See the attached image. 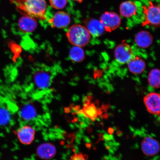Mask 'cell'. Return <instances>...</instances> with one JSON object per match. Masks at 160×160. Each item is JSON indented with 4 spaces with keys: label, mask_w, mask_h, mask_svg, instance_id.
<instances>
[{
    "label": "cell",
    "mask_w": 160,
    "mask_h": 160,
    "mask_svg": "<svg viewBox=\"0 0 160 160\" xmlns=\"http://www.w3.org/2000/svg\"><path fill=\"white\" fill-rule=\"evenodd\" d=\"M67 35L70 43L81 47L87 45L91 38V34L88 30L80 25L72 26L68 31Z\"/></svg>",
    "instance_id": "obj_1"
},
{
    "label": "cell",
    "mask_w": 160,
    "mask_h": 160,
    "mask_svg": "<svg viewBox=\"0 0 160 160\" xmlns=\"http://www.w3.org/2000/svg\"><path fill=\"white\" fill-rule=\"evenodd\" d=\"M46 8V0H25L20 7L28 15L41 20L45 19Z\"/></svg>",
    "instance_id": "obj_2"
},
{
    "label": "cell",
    "mask_w": 160,
    "mask_h": 160,
    "mask_svg": "<svg viewBox=\"0 0 160 160\" xmlns=\"http://www.w3.org/2000/svg\"><path fill=\"white\" fill-rule=\"evenodd\" d=\"M142 7L145 17L142 26H160V5L155 4L152 1H149L148 5L143 6Z\"/></svg>",
    "instance_id": "obj_3"
},
{
    "label": "cell",
    "mask_w": 160,
    "mask_h": 160,
    "mask_svg": "<svg viewBox=\"0 0 160 160\" xmlns=\"http://www.w3.org/2000/svg\"><path fill=\"white\" fill-rule=\"evenodd\" d=\"M114 55L117 61L122 64L127 63L134 57L131 46L125 42H123L116 47Z\"/></svg>",
    "instance_id": "obj_4"
},
{
    "label": "cell",
    "mask_w": 160,
    "mask_h": 160,
    "mask_svg": "<svg viewBox=\"0 0 160 160\" xmlns=\"http://www.w3.org/2000/svg\"><path fill=\"white\" fill-rule=\"evenodd\" d=\"M15 134L20 143L28 145H31L34 140L35 131L31 126L25 125L19 128Z\"/></svg>",
    "instance_id": "obj_5"
},
{
    "label": "cell",
    "mask_w": 160,
    "mask_h": 160,
    "mask_svg": "<svg viewBox=\"0 0 160 160\" xmlns=\"http://www.w3.org/2000/svg\"><path fill=\"white\" fill-rule=\"evenodd\" d=\"M100 22L105 31L111 32L118 28L121 23V19L117 14L113 12H106L101 16Z\"/></svg>",
    "instance_id": "obj_6"
},
{
    "label": "cell",
    "mask_w": 160,
    "mask_h": 160,
    "mask_svg": "<svg viewBox=\"0 0 160 160\" xmlns=\"http://www.w3.org/2000/svg\"><path fill=\"white\" fill-rule=\"evenodd\" d=\"M146 108L150 113L154 115L160 114V94L152 92L143 98Z\"/></svg>",
    "instance_id": "obj_7"
},
{
    "label": "cell",
    "mask_w": 160,
    "mask_h": 160,
    "mask_svg": "<svg viewBox=\"0 0 160 160\" xmlns=\"http://www.w3.org/2000/svg\"><path fill=\"white\" fill-rule=\"evenodd\" d=\"M142 149L143 153L148 156L157 154L160 151V144L157 140L151 137H147L142 143Z\"/></svg>",
    "instance_id": "obj_8"
},
{
    "label": "cell",
    "mask_w": 160,
    "mask_h": 160,
    "mask_svg": "<svg viewBox=\"0 0 160 160\" xmlns=\"http://www.w3.org/2000/svg\"><path fill=\"white\" fill-rule=\"evenodd\" d=\"M139 3L133 1H127L121 3L120 7L121 15L126 18H130L137 15L139 11Z\"/></svg>",
    "instance_id": "obj_9"
},
{
    "label": "cell",
    "mask_w": 160,
    "mask_h": 160,
    "mask_svg": "<svg viewBox=\"0 0 160 160\" xmlns=\"http://www.w3.org/2000/svg\"><path fill=\"white\" fill-rule=\"evenodd\" d=\"M71 22L69 16L64 12H58L49 21L52 27L62 28L68 26Z\"/></svg>",
    "instance_id": "obj_10"
},
{
    "label": "cell",
    "mask_w": 160,
    "mask_h": 160,
    "mask_svg": "<svg viewBox=\"0 0 160 160\" xmlns=\"http://www.w3.org/2000/svg\"><path fill=\"white\" fill-rule=\"evenodd\" d=\"M57 150L55 146L50 143H45L39 145L37 150V154L41 158L48 160L54 157Z\"/></svg>",
    "instance_id": "obj_11"
},
{
    "label": "cell",
    "mask_w": 160,
    "mask_h": 160,
    "mask_svg": "<svg viewBox=\"0 0 160 160\" xmlns=\"http://www.w3.org/2000/svg\"><path fill=\"white\" fill-rule=\"evenodd\" d=\"M37 25V21L35 18L28 15L21 17L18 22L20 29L25 33H31L34 31Z\"/></svg>",
    "instance_id": "obj_12"
},
{
    "label": "cell",
    "mask_w": 160,
    "mask_h": 160,
    "mask_svg": "<svg viewBox=\"0 0 160 160\" xmlns=\"http://www.w3.org/2000/svg\"><path fill=\"white\" fill-rule=\"evenodd\" d=\"M84 22L90 33L95 37H99L103 35L105 31L101 22L97 19H88L85 20Z\"/></svg>",
    "instance_id": "obj_13"
},
{
    "label": "cell",
    "mask_w": 160,
    "mask_h": 160,
    "mask_svg": "<svg viewBox=\"0 0 160 160\" xmlns=\"http://www.w3.org/2000/svg\"><path fill=\"white\" fill-rule=\"evenodd\" d=\"M153 42V38L149 32L142 31L136 35L135 42L138 46L142 48H147L151 46Z\"/></svg>",
    "instance_id": "obj_14"
},
{
    "label": "cell",
    "mask_w": 160,
    "mask_h": 160,
    "mask_svg": "<svg viewBox=\"0 0 160 160\" xmlns=\"http://www.w3.org/2000/svg\"><path fill=\"white\" fill-rule=\"evenodd\" d=\"M127 63L129 71L134 74H140L145 69V61L139 57H134Z\"/></svg>",
    "instance_id": "obj_15"
},
{
    "label": "cell",
    "mask_w": 160,
    "mask_h": 160,
    "mask_svg": "<svg viewBox=\"0 0 160 160\" xmlns=\"http://www.w3.org/2000/svg\"><path fill=\"white\" fill-rule=\"evenodd\" d=\"M34 81L39 88L45 89L49 87L51 83V76L47 72L39 71L35 74Z\"/></svg>",
    "instance_id": "obj_16"
},
{
    "label": "cell",
    "mask_w": 160,
    "mask_h": 160,
    "mask_svg": "<svg viewBox=\"0 0 160 160\" xmlns=\"http://www.w3.org/2000/svg\"><path fill=\"white\" fill-rule=\"evenodd\" d=\"M81 112L84 115L88 118L95 121L99 115V112L95 104L91 103L90 100L86 101Z\"/></svg>",
    "instance_id": "obj_17"
},
{
    "label": "cell",
    "mask_w": 160,
    "mask_h": 160,
    "mask_svg": "<svg viewBox=\"0 0 160 160\" xmlns=\"http://www.w3.org/2000/svg\"><path fill=\"white\" fill-rule=\"evenodd\" d=\"M148 81L150 86L155 89L160 88V70L152 69L148 76Z\"/></svg>",
    "instance_id": "obj_18"
},
{
    "label": "cell",
    "mask_w": 160,
    "mask_h": 160,
    "mask_svg": "<svg viewBox=\"0 0 160 160\" xmlns=\"http://www.w3.org/2000/svg\"><path fill=\"white\" fill-rule=\"evenodd\" d=\"M69 56L72 61L79 62L85 59L84 52L81 47L75 46L70 50Z\"/></svg>",
    "instance_id": "obj_19"
},
{
    "label": "cell",
    "mask_w": 160,
    "mask_h": 160,
    "mask_svg": "<svg viewBox=\"0 0 160 160\" xmlns=\"http://www.w3.org/2000/svg\"><path fill=\"white\" fill-rule=\"evenodd\" d=\"M36 112L34 108L31 105H27L23 108L21 111V115L24 120H28L35 117Z\"/></svg>",
    "instance_id": "obj_20"
},
{
    "label": "cell",
    "mask_w": 160,
    "mask_h": 160,
    "mask_svg": "<svg viewBox=\"0 0 160 160\" xmlns=\"http://www.w3.org/2000/svg\"><path fill=\"white\" fill-rule=\"evenodd\" d=\"M11 119V114L8 110L4 107H0V126L7 125Z\"/></svg>",
    "instance_id": "obj_21"
},
{
    "label": "cell",
    "mask_w": 160,
    "mask_h": 160,
    "mask_svg": "<svg viewBox=\"0 0 160 160\" xmlns=\"http://www.w3.org/2000/svg\"><path fill=\"white\" fill-rule=\"evenodd\" d=\"M50 4L53 8L63 9L67 3V0H49Z\"/></svg>",
    "instance_id": "obj_22"
},
{
    "label": "cell",
    "mask_w": 160,
    "mask_h": 160,
    "mask_svg": "<svg viewBox=\"0 0 160 160\" xmlns=\"http://www.w3.org/2000/svg\"><path fill=\"white\" fill-rule=\"evenodd\" d=\"M87 155L81 153H76L71 156L69 160H88Z\"/></svg>",
    "instance_id": "obj_23"
},
{
    "label": "cell",
    "mask_w": 160,
    "mask_h": 160,
    "mask_svg": "<svg viewBox=\"0 0 160 160\" xmlns=\"http://www.w3.org/2000/svg\"><path fill=\"white\" fill-rule=\"evenodd\" d=\"M75 1H77L79 3H81L83 1V0H75Z\"/></svg>",
    "instance_id": "obj_24"
}]
</instances>
